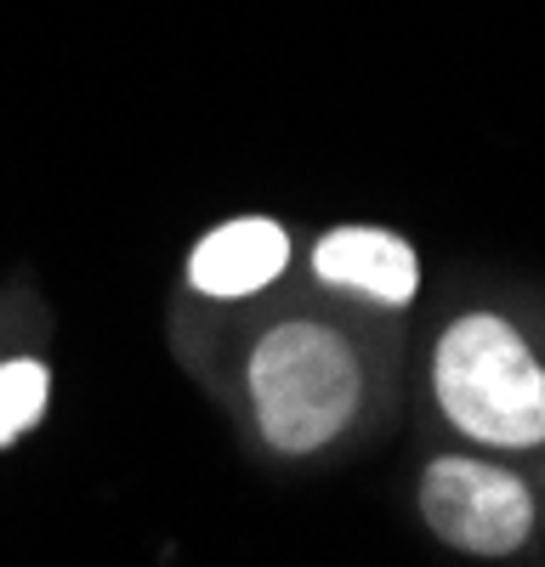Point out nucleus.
<instances>
[{
  "label": "nucleus",
  "mask_w": 545,
  "mask_h": 567,
  "mask_svg": "<svg viewBox=\"0 0 545 567\" xmlns=\"http://www.w3.org/2000/svg\"><path fill=\"white\" fill-rule=\"evenodd\" d=\"M318 284L370 296L381 307H409L421 296V256L387 227H336L312 250Z\"/></svg>",
  "instance_id": "5"
},
{
  "label": "nucleus",
  "mask_w": 545,
  "mask_h": 567,
  "mask_svg": "<svg viewBox=\"0 0 545 567\" xmlns=\"http://www.w3.org/2000/svg\"><path fill=\"white\" fill-rule=\"evenodd\" d=\"M421 516L449 550L517 556L534 534V494L506 465H489L472 454H438L421 471Z\"/></svg>",
  "instance_id": "3"
},
{
  "label": "nucleus",
  "mask_w": 545,
  "mask_h": 567,
  "mask_svg": "<svg viewBox=\"0 0 545 567\" xmlns=\"http://www.w3.org/2000/svg\"><path fill=\"white\" fill-rule=\"evenodd\" d=\"M285 267H290V233L272 216H234L188 250V284L216 301L267 290L272 278H285Z\"/></svg>",
  "instance_id": "4"
},
{
  "label": "nucleus",
  "mask_w": 545,
  "mask_h": 567,
  "mask_svg": "<svg viewBox=\"0 0 545 567\" xmlns=\"http://www.w3.org/2000/svg\"><path fill=\"white\" fill-rule=\"evenodd\" d=\"M443 420L483 449L528 454L545 443V363L500 312H461L432 352Z\"/></svg>",
  "instance_id": "1"
},
{
  "label": "nucleus",
  "mask_w": 545,
  "mask_h": 567,
  "mask_svg": "<svg viewBox=\"0 0 545 567\" xmlns=\"http://www.w3.org/2000/svg\"><path fill=\"white\" fill-rule=\"evenodd\" d=\"M363 398V363L330 323L290 318L250 352V409L272 454L307 460L336 443Z\"/></svg>",
  "instance_id": "2"
},
{
  "label": "nucleus",
  "mask_w": 545,
  "mask_h": 567,
  "mask_svg": "<svg viewBox=\"0 0 545 567\" xmlns=\"http://www.w3.org/2000/svg\"><path fill=\"white\" fill-rule=\"evenodd\" d=\"M45 403H52V369L40 358H7L0 363V449H12L23 432H34Z\"/></svg>",
  "instance_id": "6"
}]
</instances>
